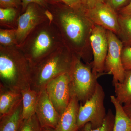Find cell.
<instances>
[{"instance_id":"6da1fadb","label":"cell","mask_w":131,"mask_h":131,"mask_svg":"<svg viewBox=\"0 0 131 131\" xmlns=\"http://www.w3.org/2000/svg\"><path fill=\"white\" fill-rule=\"evenodd\" d=\"M54 16L64 44L73 54L85 63L93 61L90 36L94 24L87 17L83 8L75 9L62 4H48L47 9Z\"/></svg>"},{"instance_id":"7a4b0ae2","label":"cell","mask_w":131,"mask_h":131,"mask_svg":"<svg viewBox=\"0 0 131 131\" xmlns=\"http://www.w3.org/2000/svg\"><path fill=\"white\" fill-rule=\"evenodd\" d=\"M31 66L16 46L0 45L1 84L15 91L30 87Z\"/></svg>"},{"instance_id":"3957f363","label":"cell","mask_w":131,"mask_h":131,"mask_svg":"<svg viewBox=\"0 0 131 131\" xmlns=\"http://www.w3.org/2000/svg\"><path fill=\"white\" fill-rule=\"evenodd\" d=\"M64 45L56 26L48 20L37 26L17 46L32 67Z\"/></svg>"},{"instance_id":"277c9868","label":"cell","mask_w":131,"mask_h":131,"mask_svg":"<svg viewBox=\"0 0 131 131\" xmlns=\"http://www.w3.org/2000/svg\"><path fill=\"white\" fill-rule=\"evenodd\" d=\"M65 46L57 49L31 67L30 88L39 92L47 83L60 75L68 73L74 59Z\"/></svg>"},{"instance_id":"5b68a950","label":"cell","mask_w":131,"mask_h":131,"mask_svg":"<svg viewBox=\"0 0 131 131\" xmlns=\"http://www.w3.org/2000/svg\"><path fill=\"white\" fill-rule=\"evenodd\" d=\"M69 88L71 97L75 96L83 104L93 94L98 77L92 71V62L85 63L79 57L74 55L69 72Z\"/></svg>"},{"instance_id":"8992f818","label":"cell","mask_w":131,"mask_h":131,"mask_svg":"<svg viewBox=\"0 0 131 131\" xmlns=\"http://www.w3.org/2000/svg\"><path fill=\"white\" fill-rule=\"evenodd\" d=\"M105 93L98 82L92 96L83 104L80 103L77 117L78 130L90 122L92 128L96 129L103 124L107 113L104 106Z\"/></svg>"},{"instance_id":"52a82bcc","label":"cell","mask_w":131,"mask_h":131,"mask_svg":"<svg viewBox=\"0 0 131 131\" xmlns=\"http://www.w3.org/2000/svg\"><path fill=\"white\" fill-rule=\"evenodd\" d=\"M108 50L105 62V74L113 75V85L123 81L125 70L121 60V53L123 45L117 35L107 30Z\"/></svg>"},{"instance_id":"ba28073f","label":"cell","mask_w":131,"mask_h":131,"mask_svg":"<svg viewBox=\"0 0 131 131\" xmlns=\"http://www.w3.org/2000/svg\"><path fill=\"white\" fill-rule=\"evenodd\" d=\"M46 9L38 4H29L18 19L16 30L17 46L21 44L37 26L49 20L45 14Z\"/></svg>"},{"instance_id":"9c48e42d","label":"cell","mask_w":131,"mask_h":131,"mask_svg":"<svg viewBox=\"0 0 131 131\" xmlns=\"http://www.w3.org/2000/svg\"><path fill=\"white\" fill-rule=\"evenodd\" d=\"M93 54L92 71L98 77L105 74V62L108 50L107 30L94 25L90 36Z\"/></svg>"},{"instance_id":"30bf717a","label":"cell","mask_w":131,"mask_h":131,"mask_svg":"<svg viewBox=\"0 0 131 131\" xmlns=\"http://www.w3.org/2000/svg\"><path fill=\"white\" fill-rule=\"evenodd\" d=\"M68 73L59 76L46 86L47 95L59 113L61 115L68 106L71 96Z\"/></svg>"},{"instance_id":"8fae6325","label":"cell","mask_w":131,"mask_h":131,"mask_svg":"<svg viewBox=\"0 0 131 131\" xmlns=\"http://www.w3.org/2000/svg\"><path fill=\"white\" fill-rule=\"evenodd\" d=\"M84 10L87 17L94 25L118 35L119 31L118 14L108 4L104 2L100 3L92 8Z\"/></svg>"},{"instance_id":"7c38bea8","label":"cell","mask_w":131,"mask_h":131,"mask_svg":"<svg viewBox=\"0 0 131 131\" xmlns=\"http://www.w3.org/2000/svg\"><path fill=\"white\" fill-rule=\"evenodd\" d=\"M35 114L42 128H56L61 115L49 98L45 89L39 92Z\"/></svg>"},{"instance_id":"4fadbf2b","label":"cell","mask_w":131,"mask_h":131,"mask_svg":"<svg viewBox=\"0 0 131 131\" xmlns=\"http://www.w3.org/2000/svg\"><path fill=\"white\" fill-rule=\"evenodd\" d=\"M80 102L75 96H71L69 103L61 115L56 131H77V117Z\"/></svg>"},{"instance_id":"5bb4252c","label":"cell","mask_w":131,"mask_h":131,"mask_svg":"<svg viewBox=\"0 0 131 131\" xmlns=\"http://www.w3.org/2000/svg\"><path fill=\"white\" fill-rule=\"evenodd\" d=\"M21 102V92L10 89L0 83V118L12 112Z\"/></svg>"},{"instance_id":"9a60e30c","label":"cell","mask_w":131,"mask_h":131,"mask_svg":"<svg viewBox=\"0 0 131 131\" xmlns=\"http://www.w3.org/2000/svg\"><path fill=\"white\" fill-rule=\"evenodd\" d=\"M110 101L115 109L113 131H131V118L125 112L122 106L115 96H110Z\"/></svg>"},{"instance_id":"2e32d148","label":"cell","mask_w":131,"mask_h":131,"mask_svg":"<svg viewBox=\"0 0 131 131\" xmlns=\"http://www.w3.org/2000/svg\"><path fill=\"white\" fill-rule=\"evenodd\" d=\"M24 120L21 102L12 112L0 118V131H19Z\"/></svg>"},{"instance_id":"e0dca14e","label":"cell","mask_w":131,"mask_h":131,"mask_svg":"<svg viewBox=\"0 0 131 131\" xmlns=\"http://www.w3.org/2000/svg\"><path fill=\"white\" fill-rule=\"evenodd\" d=\"M21 93L22 115L24 119L28 118L35 114L39 92L29 87L21 90Z\"/></svg>"},{"instance_id":"ac0fdd59","label":"cell","mask_w":131,"mask_h":131,"mask_svg":"<svg viewBox=\"0 0 131 131\" xmlns=\"http://www.w3.org/2000/svg\"><path fill=\"white\" fill-rule=\"evenodd\" d=\"M115 97L122 105L131 103V69L125 70L123 81L114 84Z\"/></svg>"},{"instance_id":"d6986e66","label":"cell","mask_w":131,"mask_h":131,"mask_svg":"<svg viewBox=\"0 0 131 131\" xmlns=\"http://www.w3.org/2000/svg\"><path fill=\"white\" fill-rule=\"evenodd\" d=\"M21 9L16 8H0L1 28L16 29Z\"/></svg>"},{"instance_id":"ffe728a7","label":"cell","mask_w":131,"mask_h":131,"mask_svg":"<svg viewBox=\"0 0 131 131\" xmlns=\"http://www.w3.org/2000/svg\"><path fill=\"white\" fill-rule=\"evenodd\" d=\"M119 31L117 35L123 46H131V16L118 14Z\"/></svg>"},{"instance_id":"44dd1931","label":"cell","mask_w":131,"mask_h":131,"mask_svg":"<svg viewBox=\"0 0 131 131\" xmlns=\"http://www.w3.org/2000/svg\"><path fill=\"white\" fill-rule=\"evenodd\" d=\"M114 118L115 115L111 109H109L101 126L93 129L90 123L88 122L77 131H113Z\"/></svg>"},{"instance_id":"7402d4cb","label":"cell","mask_w":131,"mask_h":131,"mask_svg":"<svg viewBox=\"0 0 131 131\" xmlns=\"http://www.w3.org/2000/svg\"><path fill=\"white\" fill-rule=\"evenodd\" d=\"M16 29H0V45L4 46H17Z\"/></svg>"},{"instance_id":"603a6c76","label":"cell","mask_w":131,"mask_h":131,"mask_svg":"<svg viewBox=\"0 0 131 131\" xmlns=\"http://www.w3.org/2000/svg\"><path fill=\"white\" fill-rule=\"evenodd\" d=\"M42 127L36 115L24 119L19 131H41Z\"/></svg>"},{"instance_id":"cb8c5ba5","label":"cell","mask_w":131,"mask_h":131,"mask_svg":"<svg viewBox=\"0 0 131 131\" xmlns=\"http://www.w3.org/2000/svg\"><path fill=\"white\" fill-rule=\"evenodd\" d=\"M121 57L125 70L131 69V46H123L121 51Z\"/></svg>"},{"instance_id":"d4e9b609","label":"cell","mask_w":131,"mask_h":131,"mask_svg":"<svg viewBox=\"0 0 131 131\" xmlns=\"http://www.w3.org/2000/svg\"><path fill=\"white\" fill-rule=\"evenodd\" d=\"M47 4L62 3L75 9H83L82 0H46Z\"/></svg>"},{"instance_id":"484cf974","label":"cell","mask_w":131,"mask_h":131,"mask_svg":"<svg viewBox=\"0 0 131 131\" xmlns=\"http://www.w3.org/2000/svg\"><path fill=\"white\" fill-rule=\"evenodd\" d=\"M130 0H105L104 2L118 13L120 10L128 5Z\"/></svg>"},{"instance_id":"4316f807","label":"cell","mask_w":131,"mask_h":131,"mask_svg":"<svg viewBox=\"0 0 131 131\" xmlns=\"http://www.w3.org/2000/svg\"><path fill=\"white\" fill-rule=\"evenodd\" d=\"M10 7L21 9V0H0V8Z\"/></svg>"},{"instance_id":"83f0119b","label":"cell","mask_w":131,"mask_h":131,"mask_svg":"<svg viewBox=\"0 0 131 131\" xmlns=\"http://www.w3.org/2000/svg\"><path fill=\"white\" fill-rule=\"evenodd\" d=\"M35 3L47 9L48 4L46 0H21V14L24 13L29 4Z\"/></svg>"},{"instance_id":"f1b7e54d","label":"cell","mask_w":131,"mask_h":131,"mask_svg":"<svg viewBox=\"0 0 131 131\" xmlns=\"http://www.w3.org/2000/svg\"><path fill=\"white\" fill-rule=\"evenodd\" d=\"M105 0H82V6L84 9H89L93 7L96 4L104 2Z\"/></svg>"},{"instance_id":"f546056e","label":"cell","mask_w":131,"mask_h":131,"mask_svg":"<svg viewBox=\"0 0 131 131\" xmlns=\"http://www.w3.org/2000/svg\"><path fill=\"white\" fill-rule=\"evenodd\" d=\"M118 14L124 16H131V0L128 5L120 10Z\"/></svg>"},{"instance_id":"4dcf8cb0","label":"cell","mask_w":131,"mask_h":131,"mask_svg":"<svg viewBox=\"0 0 131 131\" xmlns=\"http://www.w3.org/2000/svg\"><path fill=\"white\" fill-rule=\"evenodd\" d=\"M123 108L127 115L131 118V103L123 106Z\"/></svg>"},{"instance_id":"1f68e13d","label":"cell","mask_w":131,"mask_h":131,"mask_svg":"<svg viewBox=\"0 0 131 131\" xmlns=\"http://www.w3.org/2000/svg\"><path fill=\"white\" fill-rule=\"evenodd\" d=\"M45 14L49 21L50 22H53L54 16L51 12H50L49 9H46L45 12Z\"/></svg>"},{"instance_id":"d6a6232c","label":"cell","mask_w":131,"mask_h":131,"mask_svg":"<svg viewBox=\"0 0 131 131\" xmlns=\"http://www.w3.org/2000/svg\"><path fill=\"white\" fill-rule=\"evenodd\" d=\"M56 131L55 129H47V128H42V131Z\"/></svg>"}]
</instances>
